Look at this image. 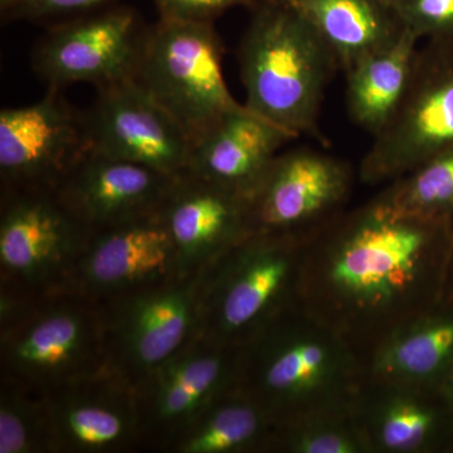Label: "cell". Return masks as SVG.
Returning <instances> with one entry per match:
<instances>
[{
	"label": "cell",
	"mask_w": 453,
	"mask_h": 453,
	"mask_svg": "<svg viewBox=\"0 0 453 453\" xmlns=\"http://www.w3.org/2000/svg\"><path fill=\"white\" fill-rule=\"evenodd\" d=\"M175 175L89 149L55 195L92 232L157 213Z\"/></svg>",
	"instance_id": "19"
},
{
	"label": "cell",
	"mask_w": 453,
	"mask_h": 453,
	"mask_svg": "<svg viewBox=\"0 0 453 453\" xmlns=\"http://www.w3.org/2000/svg\"><path fill=\"white\" fill-rule=\"evenodd\" d=\"M19 2L20 0H0V8H2L3 13H7L9 9L13 8Z\"/></svg>",
	"instance_id": "33"
},
{
	"label": "cell",
	"mask_w": 453,
	"mask_h": 453,
	"mask_svg": "<svg viewBox=\"0 0 453 453\" xmlns=\"http://www.w3.org/2000/svg\"><path fill=\"white\" fill-rule=\"evenodd\" d=\"M365 378L363 357L300 301L243 345L235 387L280 422L350 405Z\"/></svg>",
	"instance_id": "2"
},
{
	"label": "cell",
	"mask_w": 453,
	"mask_h": 453,
	"mask_svg": "<svg viewBox=\"0 0 453 453\" xmlns=\"http://www.w3.org/2000/svg\"><path fill=\"white\" fill-rule=\"evenodd\" d=\"M223 46L211 22L165 19L146 31L135 80L183 127L193 145L242 107L222 70Z\"/></svg>",
	"instance_id": "6"
},
{
	"label": "cell",
	"mask_w": 453,
	"mask_h": 453,
	"mask_svg": "<svg viewBox=\"0 0 453 453\" xmlns=\"http://www.w3.org/2000/svg\"><path fill=\"white\" fill-rule=\"evenodd\" d=\"M241 349L198 335L136 387L140 452H168L205 407L234 388Z\"/></svg>",
	"instance_id": "11"
},
{
	"label": "cell",
	"mask_w": 453,
	"mask_h": 453,
	"mask_svg": "<svg viewBox=\"0 0 453 453\" xmlns=\"http://www.w3.org/2000/svg\"><path fill=\"white\" fill-rule=\"evenodd\" d=\"M401 105L359 166L366 186L390 183L453 145V41H425Z\"/></svg>",
	"instance_id": "8"
},
{
	"label": "cell",
	"mask_w": 453,
	"mask_h": 453,
	"mask_svg": "<svg viewBox=\"0 0 453 453\" xmlns=\"http://www.w3.org/2000/svg\"><path fill=\"white\" fill-rule=\"evenodd\" d=\"M177 251L179 275L201 273L251 234L250 198L184 170L159 210Z\"/></svg>",
	"instance_id": "18"
},
{
	"label": "cell",
	"mask_w": 453,
	"mask_h": 453,
	"mask_svg": "<svg viewBox=\"0 0 453 453\" xmlns=\"http://www.w3.org/2000/svg\"><path fill=\"white\" fill-rule=\"evenodd\" d=\"M365 362L371 380L445 388L453 372V303L442 299L399 325Z\"/></svg>",
	"instance_id": "21"
},
{
	"label": "cell",
	"mask_w": 453,
	"mask_h": 453,
	"mask_svg": "<svg viewBox=\"0 0 453 453\" xmlns=\"http://www.w3.org/2000/svg\"><path fill=\"white\" fill-rule=\"evenodd\" d=\"M52 453L140 452L136 392L107 371L46 392Z\"/></svg>",
	"instance_id": "16"
},
{
	"label": "cell",
	"mask_w": 453,
	"mask_h": 453,
	"mask_svg": "<svg viewBox=\"0 0 453 453\" xmlns=\"http://www.w3.org/2000/svg\"><path fill=\"white\" fill-rule=\"evenodd\" d=\"M97 92L85 115L91 150L166 174L187 170L192 140L135 79Z\"/></svg>",
	"instance_id": "14"
},
{
	"label": "cell",
	"mask_w": 453,
	"mask_h": 453,
	"mask_svg": "<svg viewBox=\"0 0 453 453\" xmlns=\"http://www.w3.org/2000/svg\"><path fill=\"white\" fill-rule=\"evenodd\" d=\"M404 28L419 41H453V0H392Z\"/></svg>",
	"instance_id": "28"
},
{
	"label": "cell",
	"mask_w": 453,
	"mask_h": 453,
	"mask_svg": "<svg viewBox=\"0 0 453 453\" xmlns=\"http://www.w3.org/2000/svg\"><path fill=\"white\" fill-rule=\"evenodd\" d=\"M377 196L401 213L453 226V145L390 181Z\"/></svg>",
	"instance_id": "26"
},
{
	"label": "cell",
	"mask_w": 453,
	"mask_h": 453,
	"mask_svg": "<svg viewBox=\"0 0 453 453\" xmlns=\"http://www.w3.org/2000/svg\"><path fill=\"white\" fill-rule=\"evenodd\" d=\"M303 244L252 234L201 273L199 334L243 347L301 301Z\"/></svg>",
	"instance_id": "4"
},
{
	"label": "cell",
	"mask_w": 453,
	"mask_h": 453,
	"mask_svg": "<svg viewBox=\"0 0 453 453\" xmlns=\"http://www.w3.org/2000/svg\"><path fill=\"white\" fill-rule=\"evenodd\" d=\"M175 275L177 251L157 211L92 231L62 291L98 303Z\"/></svg>",
	"instance_id": "15"
},
{
	"label": "cell",
	"mask_w": 453,
	"mask_h": 453,
	"mask_svg": "<svg viewBox=\"0 0 453 453\" xmlns=\"http://www.w3.org/2000/svg\"><path fill=\"white\" fill-rule=\"evenodd\" d=\"M351 412L366 453H453L445 390L366 377Z\"/></svg>",
	"instance_id": "17"
},
{
	"label": "cell",
	"mask_w": 453,
	"mask_h": 453,
	"mask_svg": "<svg viewBox=\"0 0 453 453\" xmlns=\"http://www.w3.org/2000/svg\"><path fill=\"white\" fill-rule=\"evenodd\" d=\"M252 11L238 50L243 105L297 138H319L335 57L288 0H261Z\"/></svg>",
	"instance_id": "3"
},
{
	"label": "cell",
	"mask_w": 453,
	"mask_h": 453,
	"mask_svg": "<svg viewBox=\"0 0 453 453\" xmlns=\"http://www.w3.org/2000/svg\"><path fill=\"white\" fill-rule=\"evenodd\" d=\"M0 453H52L46 392L3 375Z\"/></svg>",
	"instance_id": "27"
},
{
	"label": "cell",
	"mask_w": 453,
	"mask_h": 453,
	"mask_svg": "<svg viewBox=\"0 0 453 453\" xmlns=\"http://www.w3.org/2000/svg\"><path fill=\"white\" fill-rule=\"evenodd\" d=\"M106 371L98 303L67 291L35 297L0 326V375L47 392Z\"/></svg>",
	"instance_id": "5"
},
{
	"label": "cell",
	"mask_w": 453,
	"mask_h": 453,
	"mask_svg": "<svg viewBox=\"0 0 453 453\" xmlns=\"http://www.w3.org/2000/svg\"><path fill=\"white\" fill-rule=\"evenodd\" d=\"M295 139V134L243 105L196 142L187 170L251 198L277 155Z\"/></svg>",
	"instance_id": "20"
},
{
	"label": "cell",
	"mask_w": 453,
	"mask_h": 453,
	"mask_svg": "<svg viewBox=\"0 0 453 453\" xmlns=\"http://www.w3.org/2000/svg\"><path fill=\"white\" fill-rule=\"evenodd\" d=\"M145 35L133 9L91 12L53 27L35 49L33 67L49 88H107L135 79Z\"/></svg>",
	"instance_id": "13"
},
{
	"label": "cell",
	"mask_w": 453,
	"mask_h": 453,
	"mask_svg": "<svg viewBox=\"0 0 453 453\" xmlns=\"http://www.w3.org/2000/svg\"><path fill=\"white\" fill-rule=\"evenodd\" d=\"M323 38L348 73L405 32L392 0H288Z\"/></svg>",
	"instance_id": "22"
},
{
	"label": "cell",
	"mask_w": 453,
	"mask_h": 453,
	"mask_svg": "<svg viewBox=\"0 0 453 453\" xmlns=\"http://www.w3.org/2000/svg\"><path fill=\"white\" fill-rule=\"evenodd\" d=\"M453 226L408 216L377 196L303 244L301 303L363 359L442 300Z\"/></svg>",
	"instance_id": "1"
},
{
	"label": "cell",
	"mask_w": 453,
	"mask_h": 453,
	"mask_svg": "<svg viewBox=\"0 0 453 453\" xmlns=\"http://www.w3.org/2000/svg\"><path fill=\"white\" fill-rule=\"evenodd\" d=\"M49 88L32 105L0 111V189L56 192L89 150L85 115Z\"/></svg>",
	"instance_id": "12"
},
{
	"label": "cell",
	"mask_w": 453,
	"mask_h": 453,
	"mask_svg": "<svg viewBox=\"0 0 453 453\" xmlns=\"http://www.w3.org/2000/svg\"><path fill=\"white\" fill-rule=\"evenodd\" d=\"M268 453H366V449L350 404L276 422Z\"/></svg>",
	"instance_id": "25"
},
{
	"label": "cell",
	"mask_w": 453,
	"mask_h": 453,
	"mask_svg": "<svg viewBox=\"0 0 453 453\" xmlns=\"http://www.w3.org/2000/svg\"><path fill=\"white\" fill-rule=\"evenodd\" d=\"M445 395L447 396V399H449V403L451 405V410L453 413V372L451 374V377L449 378V380H447L445 388Z\"/></svg>",
	"instance_id": "32"
},
{
	"label": "cell",
	"mask_w": 453,
	"mask_h": 453,
	"mask_svg": "<svg viewBox=\"0 0 453 453\" xmlns=\"http://www.w3.org/2000/svg\"><path fill=\"white\" fill-rule=\"evenodd\" d=\"M201 273L98 303L106 371L134 389L199 334Z\"/></svg>",
	"instance_id": "7"
},
{
	"label": "cell",
	"mask_w": 453,
	"mask_h": 453,
	"mask_svg": "<svg viewBox=\"0 0 453 453\" xmlns=\"http://www.w3.org/2000/svg\"><path fill=\"white\" fill-rule=\"evenodd\" d=\"M113 0H20L7 14L23 19L83 16L96 12Z\"/></svg>",
	"instance_id": "30"
},
{
	"label": "cell",
	"mask_w": 453,
	"mask_h": 453,
	"mask_svg": "<svg viewBox=\"0 0 453 453\" xmlns=\"http://www.w3.org/2000/svg\"><path fill=\"white\" fill-rule=\"evenodd\" d=\"M160 18L211 22L235 7L253 8L261 0H153Z\"/></svg>",
	"instance_id": "29"
},
{
	"label": "cell",
	"mask_w": 453,
	"mask_h": 453,
	"mask_svg": "<svg viewBox=\"0 0 453 453\" xmlns=\"http://www.w3.org/2000/svg\"><path fill=\"white\" fill-rule=\"evenodd\" d=\"M275 426L258 402L234 387L205 407L166 453H268Z\"/></svg>",
	"instance_id": "24"
},
{
	"label": "cell",
	"mask_w": 453,
	"mask_h": 453,
	"mask_svg": "<svg viewBox=\"0 0 453 453\" xmlns=\"http://www.w3.org/2000/svg\"><path fill=\"white\" fill-rule=\"evenodd\" d=\"M419 42L405 29L395 43L365 57L345 73L349 116L371 135H377L401 105L421 47Z\"/></svg>",
	"instance_id": "23"
},
{
	"label": "cell",
	"mask_w": 453,
	"mask_h": 453,
	"mask_svg": "<svg viewBox=\"0 0 453 453\" xmlns=\"http://www.w3.org/2000/svg\"><path fill=\"white\" fill-rule=\"evenodd\" d=\"M89 234L55 192H2L0 286L32 297L64 290Z\"/></svg>",
	"instance_id": "9"
},
{
	"label": "cell",
	"mask_w": 453,
	"mask_h": 453,
	"mask_svg": "<svg viewBox=\"0 0 453 453\" xmlns=\"http://www.w3.org/2000/svg\"><path fill=\"white\" fill-rule=\"evenodd\" d=\"M442 299L453 303V240L449 262H447L445 288H443Z\"/></svg>",
	"instance_id": "31"
},
{
	"label": "cell",
	"mask_w": 453,
	"mask_h": 453,
	"mask_svg": "<svg viewBox=\"0 0 453 453\" xmlns=\"http://www.w3.org/2000/svg\"><path fill=\"white\" fill-rule=\"evenodd\" d=\"M353 183L340 157L309 146L282 150L250 198L251 234L308 242L347 211Z\"/></svg>",
	"instance_id": "10"
}]
</instances>
